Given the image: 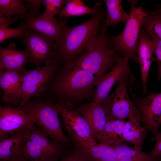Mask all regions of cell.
Masks as SVG:
<instances>
[{"mask_svg": "<svg viewBox=\"0 0 161 161\" xmlns=\"http://www.w3.org/2000/svg\"><path fill=\"white\" fill-rule=\"evenodd\" d=\"M136 52L141 69L143 94L144 95L147 92V83L151 65L153 61L156 60L153 57L154 50L152 40L143 26L139 36Z\"/></svg>", "mask_w": 161, "mask_h": 161, "instance_id": "obj_16", "label": "cell"}, {"mask_svg": "<svg viewBox=\"0 0 161 161\" xmlns=\"http://www.w3.org/2000/svg\"><path fill=\"white\" fill-rule=\"evenodd\" d=\"M146 30L149 34L153 43L154 54L156 55V60L157 64L158 74L157 82H158L161 78V39L151 31L148 30Z\"/></svg>", "mask_w": 161, "mask_h": 161, "instance_id": "obj_30", "label": "cell"}, {"mask_svg": "<svg viewBox=\"0 0 161 161\" xmlns=\"http://www.w3.org/2000/svg\"><path fill=\"white\" fill-rule=\"evenodd\" d=\"M148 131L145 128L141 125L140 122L129 120L126 121L125 124L123 140L133 144L135 150L140 151Z\"/></svg>", "mask_w": 161, "mask_h": 161, "instance_id": "obj_22", "label": "cell"}, {"mask_svg": "<svg viewBox=\"0 0 161 161\" xmlns=\"http://www.w3.org/2000/svg\"><path fill=\"white\" fill-rule=\"evenodd\" d=\"M29 55L24 49L16 48L14 43H10L7 48L0 47V72L3 70L21 73L28 63Z\"/></svg>", "mask_w": 161, "mask_h": 161, "instance_id": "obj_18", "label": "cell"}, {"mask_svg": "<svg viewBox=\"0 0 161 161\" xmlns=\"http://www.w3.org/2000/svg\"><path fill=\"white\" fill-rule=\"evenodd\" d=\"M156 143L154 148L150 153L153 157L161 156V132H159L154 138Z\"/></svg>", "mask_w": 161, "mask_h": 161, "instance_id": "obj_33", "label": "cell"}, {"mask_svg": "<svg viewBox=\"0 0 161 161\" xmlns=\"http://www.w3.org/2000/svg\"><path fill=\"white\" fill-rule=\"evenodd\" d=\"M98 80L92 74L72 64H66L50 81L41 98L71 107L69 102L88 95Z\"/></svg>", "mask_w": 161, "mask_h": 161, "instance_id": "obj_2", "label": "cell"}, {"mask_svg": "<svg viewBox=\"0 0 161 161\" xmlns=\"http://www.w3.org/2000/svg\"><path fill=\"white\" fill-rule=\"evenodd\" d=\"M122 55L119 58L115 66L108 73L98 81L94 95V102L100 104L109 95L113 86L123 79H128L131 76L129 60Z\"/></svg>", "mask_w": 161, "mask_h": 161, "instance_id": "obj_11", "label": "cell"}, {"mask_svg": "<svg viewBox=\"0 0 161 161\" xmlns=\"http://www.w3.org/2000/svg\"><path fill=\"white\" fill-rule=\"evenodd\" d=\"M125 120L115 119L107 116V121L97 143L108 146L122 144Z\"/></svg>", "mask_w": 161, "mask_h": 161, "instance_id": "obj_21", "label": "cell"}, {"mask_svg": "<svg viewBox=\"0 0 161 161\" xmlns=\"http://www.w3.org/2000/svg\"><path fill=\"white\" fill-rule=\"evenodd\" d=\"M30 130H25L0 139V161H9L20 157Z\"/></svg>", "mask_w": 161, "mask_h": 161, "instance_id": "obj_20", "label": "cell"}, {"mask_svg": "<svg viewBox=\"0 0 161 161\" xmlns=\"http://www.w3.org/2000/svg\"><path fill=\"white\" fill-rule=\"evenodd\" d=\"M105 19L101 24L99 34L94 46L79 55L72 63L74 65L95 76L98 80L109 70L112 69L121 55L112 45L109 35Z\"/></svg>", "mask_w": 161, "mask_h": 161, "instance_id": "obj_3", "label": "cell"}, {"mask_svg": "<svg viewBox=\"0 0 161 161\" xmlns=\"http://www.w3.org/2000/svg\"><path fill=\"white\" fill-rule=\"evenodd\" d=\"M131 4L129 17L123 31L114 36L109 35L113 47L123 56L132 59L136 64L138 63L137 49L138 38L144 18L147 14L142 7L145 2L138 7L135 6L139 0H128Z\"/></svg>", "mask_w": 161, "mask_h": 161, "instance_id": "obj_5", "label": "cell"}, {"mask_svg": "<svg viewBox=\"0 0 161 161\" xmlns=\"http://www.w3.org/2000/svg\"><path fill=\"white\" fill-rule=\"evenodd\" d=\"M97 4V11L95 14L89 20L75 26L70 27L66 25L60 39L55 42L53 58L64 66L72 63L75 58L95 44L105 14L102 3Z\"/></svg>", "mask_w": 161, "mask_h": 161, "instance_id": "obj_1", "label": "cell"}, {"mask_svg": "<svg viewBox=\"0 0 161 161\" xmlns=\"http://www.w3.org/2000/svg\"><path fill=\"white\" fill-rule=\"evenodd\" d=\"M22 81L21 73L3 70L0 72L1 99L5 106H19L22 100L18 97Z\"/></svg>", "mask_w": 161, "mask_h": 161, "instance_id": "obj_17", "label": "cell"}, {"mask_svg": "<svg viewBox=\"0 0 161 161\" xmlns=\"http://www.w3.org/2000/svg\"><path fill=\"white\" fill-rule=\"evenodd\" d=\"M17 19L16 17L9 18L0 13V27H8L16 21Z\"/></svg>", "mask_w": 161, "mask_h": 161, "instance_id": "obj_34", "label": "cell"}, {"mask_svg": "<svg viewBox=\"0 0 161 161\" xmlns=\"http://www.w3.org/2000/svg\"><path fill=\"white\" fill-rule=\"evenodd\" d=\"M48 138L35 124L30 131L20 158L30 161H58L65 154L64 145Z\"/></svg>", "mask_w": 161, "mask_h": 161, "instance_id": "obj_7", "label": "cell"}, {"mask_svg": "<svg viewBox=\"0 0 161 161\" xmlns=\"http://www.w3.org/2000/svg\"><path fill=\"white\" fill-rule=\"evenodd\" d=\"M17 108L30 115L35 124L52 140L64 145L69 140L62 130L58 104L40 97L34 98Z\"/></svg>", "mask_w": 161, "mask_h": 161, "instance_id": "obj_4", "label": "cell"}, {"mask_svg": "<svg viewBox=\"0 0 161 161\" xmlns=\"http://www.w3.org/2000/svg\"><path fill=\"white\" fill-rule=\"evenodd\" d=\"M137 107L141 118L143 126L150 131L154 138L159 133L161 115V92L151 93L139 99Z\"/></svg>", "mask_w": 161, "mask_h": 161, "instance_id": "obj_12", "label": "cell"}, {"mask_svg": "<svg viewBox=\"0 0 161 161\" xmlns=\"http://www.w3.org/2000/svg\"><path fill=\"white\" fill-rule=\"evenodd\" d=\"M77 109L88 124L97 142L107 121V115L103 107L93 101L83 104Z\"/></svg>", "mask_w": 161, "mask_h": 161, "instance_id": "obj_19", "label": "cell"}, {"mask_svg": "<svg viewBox=\"0 0 161 161\" xmlns=\"http://www.w3.org/2000/svg\"><path fill=\"white\" fill-rule=\"evenodd\" d=\"M58 161H86L83 156L77 150L68 155H64Z\"/></svg>", "mask_w": 161, "mask_h": 161, "instance_id": "obj_32", "label": "cell"}, {"mask_svg": "<svg viewBox=\"0 0 161 161\" xmlns=\"http://www.w3.org/2000/svg\"><path fill=\"white\" fill-rule=\"evenodd\" d=\"M127 79H123L118 82L115 90L100 104L108 116L123 120L128 119L141 123L142 120L138 110L128 95Z\"/></svg>", "mask_w": 161, "mask_h": 161, "instance_id": "obj_8", "label": "cell"}, {"mask_svg": "<svg viewBox=\"0 0 161 161\" xmlns=\"http://www.w3.org/2000/svg\"><path fill=\"white\" fill-rule=\"evenodd\" d=\"M24 2L22 0H0V13L9 18L19 15L24 18L28 13Z\"/></svg>", "mask_w": 161, "mask_h": 161, "instance_id": "obj_26", "label": "cell"}, {"mask_svg": "<svg viewBox=\"0 0 161 161\" xmlns=\"http://www.w3.org/2000/svg\"><path fill=\"white\" fill-rule=\"evenodd\" d=\"M159 124H160V125H161V115L160 116V119Z\"/></svg>", "mask_w": 161, "mask_h": 161, "instance_id": "obj_36", "label": "cell"}, {"mask_svg": "<svg viewBox=\"0 0 161 161\" xmlns=\"http://www.w3.org/2000/svg\"><path fill=\"white\" fill-rule=\"evenodd\" d=\"M107 10L105 23L108 27L115 26L120 22L125 24L129 17V14L123 10L122 1L121 0H104Z\"/></svg>", "mask_w": 161, "mask_h": 161, "instance_id": "obj_24", "label": "cell"}, {"mask_svg": "<svg viewBox=\"0 0 161 161\" xmlns=\"http://www.w3.org/2000/svg\"><path fill=\"white\" fill-rule=\"evenodd\" d=\"M35 124L34 118L17 108L0 106V139L30 129Z\"/></svg>", "mask_w": 161, "mask_h": 161, "instance_id": "obj_10", "label": "cell"}, {"mask_svg": "<svg viewBox=\"0 0 161 161\" xmlns=\"http://www.w3.org/2000/svg\"><path fill=\"white\" fill-rule=\"evenodd\" d=\"M66 0H42V4L46 7L45 11L41 15L49 18H55L65 6Z\"/></svg>", "mask_w": 161, "mask_h": 161, "instance_id": "obj_28", "label": "cell"}, {"mask_svg": "<svg viewBox=\"0 0 161 161\" xmlns=\"http://www.w3.org/2000/svg\"><path fill=\"white\" fill-rule=\"evenodd\" d=\"M9 161H13V160H11Z\"/></svg>", "mask_w": 161, "mask_h": 161, "instance_id": "obj_37", "label": "cell"}, {"mask_svg": "<svg viewBox=\"0 0 161 161\" xmlns=\"http://www.w3.org/2000/svg\"><path fill=\"white\" fill-rule=\"evenodd\" d=\"M111 146L115 151L117 161H161V156L153 157L150 153L137 151L122 143Z\"/></svg>", "mask_w": 161, "mask_h": 161, "instance_id": "obj_23", "label": "cell"}, {"mask_svg": "<svg viewBox=\"0 0 161 161\" xmlns=\"http://www.w3.org/2000/svg\"><path fill=\"white\" fill-rule=\"evenodd\" d=\"M20 38L26 45L25 49L29 55L28 63L37 67L53 59L55 42L52 39L28 29Z\"/></svg>", "mask_w": 161, "mask_h": 161, "instance_id": "obj_9", "label": "cell"}, {"mask_svg": "<svg viewBox=\"0 0 161 161\" xmlns=\"http://www.w3.org/2000/svg\"><path fill=\"white\" fill-rule=\"evenodd\" d=\"M72 141L76 150L86 161H117L116 154L112 146L98 144L93 145L65 128Z\"/></svg>", "mask_w": 161, "mask_h": 161, "instance_id": "obj_13", "label": "cell"}, {"mask_svg": "<svg viewBox=\"0 0 161 161\" xmlns=\"http://www.w3.org/2000/svg\"><path fill=\"white\" fill-rule=\"evenodd\" d=\"M59 114L65 128L70 129L79 137L93 145L98 144L95 140L87 122L79 112L78 109L58 104Z\"/></svg>", "mask_w": 161, "mask_h": 161, "instance_id": "obj_15", "label": "cell"}, {"mask_svg": "<svg viewBox=\"0 0 161 161\" xmlns=\"http://www.w3.org/2000/svg\"><path fill=\"white\" fill-rule=\"evenodd\" d=\"M144 10L147 14L144 18L142 26L161 39V7L154 11Z\"/></svg>", "mask_w": 161, "mask_h": 161, "instance_id": "obj_27", "label": "cell"}, {"mask_svg": "<svg viewBox=\"0 0 161 161\" xmlns=\"http://www.w3.org/2000/svg\"><path fill=\"white\" fill-rule=\"evenodd\" d=\"M96 3L92 8L87 5L82 0H66L64 7L58 15V18L95 14L97 11Z\"/></svg>", "mask_w": 161, "mask_h": 161, "instance_id": "obj_25", "label": "cell"}, {"mask_svg": "<svg viewBox=\"0 0 161 161\" xmlns=\"http://www.w3.org/2000/svg\"><path fill=\"white\" fill-rule=\"evenodd\" d=\"M26 5L27 7V14L30 16L37 17L41 15L40 12L41 6L42 4L41 0H26Z\"/></svg>", "mask_w": 161, "mask_h": 161, "instance_id": "obj_31", "label": "cell"}, {"mask_svg": "<svg viewBox=\"0 0 161 161\" xmlns=\"http://www.w3.org/2000/svg\"><path fill=\"white\" fill-rule=\"evenodd\" d=\"M24 24L22 23L18 27H0V43H3L6 40L13 38H20L27 30Z\"/></svg>", "mask_w": 161, "mask_h": 161, "instance_id": "obj_29", "label": "cell"}, {"mask_svg": "<svg viewBox=\"0 0 161 161\" xmlns=\"http://www.w3.org/2000/svg\"><path fill=\"white\" fill-rule=\"evenodd\" d=\"M55 59L42 66L23 71L22 81L18 97L22 100L19 106L32 98L41 97L53 77L63 67Z\"/></svg>", "mask_w": 161, "mask_h": 161, "instance_id": "obj_6", "label": "cell"}, {"mask_svg": "<svg viewBox=\"0 0 161 161\" xmlns=\"http://www.w3.org/2000/svg\"><path fill=\"white\" fill-rule=\"evenodd\" d=\"M13 161H34L27 160L21 158H19L17 159L13 160Z\"/></svg>", "mask_w": 161, "mask_h": 161, "instance_id": "obj_35", "label": "cell"}, {"mask_svg": "<svg viewBox=\"0 0 161 161\" xmlns=\"http://www.w3.org/2000/svg\"><path fill=\"white\" fill-rule=\"evenodd\" d=\"M23 23L27 29L45 35L58 42L66 26V20L58 21L55 18H49L40 15L35 17L27 14Z\"/></svg>", "mask_w": 161, "mask_h": 161, "instance_id": "obj_14", "label": "cell"}]
</instances>
